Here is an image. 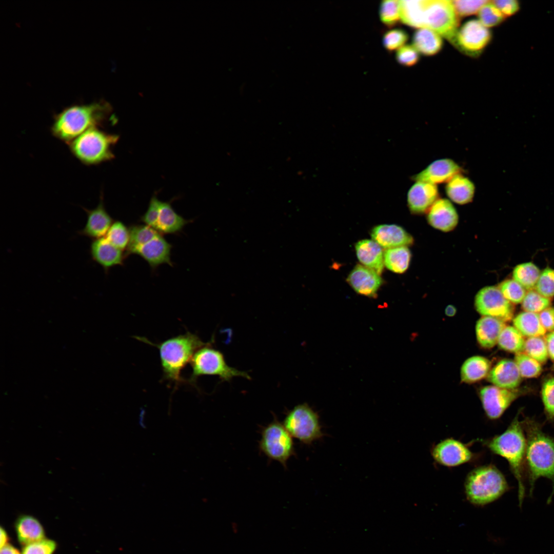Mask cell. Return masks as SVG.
<instances>
[{
	"mask_svg": "<svg viewBox=\"0 0 554 554\" xmlns=\"http://www.w3.org/2000/svg\"><path fill=\"white\" fill-rule=\"evenodd\" d=\"M522 423L526 439L525 473L529 494L532 497L538 479L547 478L552 485L550 503L554 494V437L545 432L543 424L533 418L524 417Z\"/></svg>",
	"mask_w": 554,
	"mask_h": 554,
	"instance_id": "obj_1",
	"label": "cell"
},
{
	"mask_svg": "<svg viewBox=\"0 0 554 554\" xmlns=\"http://www.w3.org/2000/svg\"><path fill=\"white\" fill-rule=\"evenodd\" d=\"M519 418V411L504 432L483 440L482 443L492 453L508 462L510 471L518 483L519 505L521 507L526 491V439L522 421Z\"/></svg>",
	"mask_w": 554,
	"mask_h": 554,
	"instance_id": "obj_2",
	"label": "cell"
},
{
	"mask_svg": "<svg viewBox=\"0 0 554 554\" xmlns=\"http://www.w3.org/2000/svg\"><path fill=\"white\" fill-rule=\"evenodd\" d=\"M111 112L110 105L103 101L71 105L54 116L50 131L68 144L87 130L102 126Z\"/></svg>",
	"mask_w": 554,
	"mask_h": 554,
	"instance_id": "obj_3",
	"label": "cell"
},
{
	"mask_svg": "<svg viewBox=\"0 0 554 554\" xmlns=\"http://www.w3.org/2000/svg\"><path fill=\"white\" fill-rule=\"evenodd\" d=\"M143 342L153 344L159 350L164 379L177 386L184 380L181 371L190 362L195 352L208 343H204L196 334L188 332L160 344H153L144 338Z\"/></svg>",
	"mask_w": 554,
	"mask_h": 554,
	"instance_id": "obj_4",
	"label": "cell"
},
{
	"mask_svg": "<svg viewBox=\"0 0 554 554\" xmlns=\"http://www.w3.org/2000/svg\"><path fill=\"white\" fill-rule=\"evenodd\" d=\"M464 488L468 501L482 506L498 499L510 487L503 473L495 465L488 464L470 471L465 479Z\"/></svg>",
	"mask_w": 554,
	"mask_h": 554,
	"instance_id": "obj_5",
	"label": "cell"
},
{
	"mask_svg": "<svg viewBox=\"0 0 554 554\" xmlns=\"http://www.w3.org/2000/svg\"><path fill=\"white\" fill-rule=\"evenodd\" d=\"M119 136L109 134L98 127L90 128L68 144L73 155L82 164L92 166L114 158L112 148Z\"/></svg>",
	"mask_w": 554,
	"mask_h": 554,
	"instance_id": "obj_6",
	"label": "cell"
},
{
	"mask_svg": "<svg viewBox=\"0 0 554 554\" xmlns=\"http://www.w3.org/2000/svg\"><path fill=\"white\" fill-rule=\"evenodd\" d=\"M190 363L192 369L190 382L192 383L195 382L198 377L204 375L218 376L223 382H230L236 377L251 379L247 372L229 366L223 354L211 347L210 343L199 348Z\"/></svg>",
	"mask_w": 554,
	"mask_h": 554,
	"instance_id": "obj_7",
	"label": "cell"
},
{
	"mask_svg": "<svg viewBox=\"0 0 554 554\" xmlns=\"http://www.w3.org/2000/svg\"><path fill=\"white\" fill-rule=\"evenodd\" d=\"M292 438L274 416L273 421L261 428L259 450L269 459L279 462L286 468L288 461L296 455Z\"/></svg>",
	"mask_w": 554,
	"mask_h": 554,
	"instance_id": "obj_8",
	"label": "cell"
},
{
	"mask_svg": "<svg viewBox=\"0 0 554 554\" xmlns=\"http://www.w3.org/2000/svg\"><path fill=\"white\" fill-rule=\"evenodd\" d=\"M283 424L293 438L304 444L310 445L323 436L318 413L306 403L287 411Z\"/></svg>",
	"mask_w": 554,
	"mask_h": 554,
	"instance_id": "obj_9",
	"label": "cell"
},
{
	"mask_svg": "<svg viewBox=\"0 0 554 554\" xmlns=\"http://www.w3.org/2000/svg\"><path fill=\"white\" fill-rule=\"evenodd\" d=\"M423 21V28L434 31L451 43L459 25L452 2L447 0H425Z\"/></svg>",
	"mask_w": 554,
	"mask_h": 554,
	"instance_id": "obj_10",
	"label": "cell"
},
{
	"mask_svg": "<svg viewBox=\"0 0 554 554\" xmlns=\"http://www.w3.org/2000/svg\"><path fill=\"white\" fill-rule=\"evenodd\" d=\"M491 38L489 29L476 19L466 22L457 32L451 42L458 49L471 56H477Z\"/></svg>",
	"mask_w": 554,
	"mask_h": 554,
	"instance_id": "obj_11",
	"label": "cell"
},
{
	"mask_svg": "<svg viewBox=\"0 0 554 554\" xmlns=\"http://www.w3.org/2000/svg\"><path fill=\"white\" fill-rule=\"evenodd\" d=\"M474 305L483 316H491L507 322L512 319L514 308L506 300L498 287L489 286L482 288L476 294Z\"/></svg>",
	"mask_w": 554,
	"mask_h": 554,
	"instance_id": "obj_12",
	"label": "cell"
},
{
	"mask_svg": "<svg viewBox=\"0 0 554 554\" xmlns=\"http://www.w3.org/2000/svg\"><path fill=\"white\" fill-rule=\"evenodd\" d=\"M431 454L436 463L448 467L473 462L480 456L470 449L469 444L452 438L435 444L431 449Z\"/></svg>",
	"mask_w": 554,
	"mask_h": 554,
	"instance_id": "obj_13",
	"label": "cell"
},
{
	"mask_svg": "<svg viewBox=\"0 0 554 554\" xmlns=\"http://www.w3.org/2000/svg\"><path fill=\"white\" fill-rule=\"evenodd\" d=\"M522 394L519 390L504 389L494 385L483 387L479 391L484 411L491 420L499 419Z\"/></svg>",
	"mask_w": 554,
	"mask_h": 554,
	"instance_id": "obj_14",
	"label": "cell"
},
{
	"mask_svg": "<svg viewBox=\"0 0 554 554\" xmlns=\"http://www.w3.org/2000/svg\"><path fill=\"white\" fill-rule=\"evenodd\" d=\"M172 245L159 233L155 237L132 250L129 255H138L145 260L152 269L167 264L173 266L171 260Z\"/></svg>",
	"mask_w": 554,
	"mask_h": 554,
	"instance_id": "obj_15",
	"label": "cell"
},
{
	"mask_svg": "<svg viewBox=\"0 0 554 554\" xmlns=\"http://www.w3.org/2000/svg\"><path fill=\"white\" fill-rule=\"evenodd\" d=\"M439 196L437 185L415 181L407 192V205L411 213L423 214L428 212Z\"/></svg>",
	"mask_w": 554,
	"mask_h": 554,
	"instance_id": "obj_16",
	"label": "cell"
},
{
	"mask_svg": "<svg viewBox=\"0 0 554 554\" xmlns=\"http://www.w3.org/2000/svg\"><path fill=\"white\" fill-rule=\"evenodd\" d=\"M462 168L449 158L436 160L420 172L411 176L414 181H421L437 185L446 183L455 175L462 173Z\"/></svg>",
	"mask_w": 554,
	"mask_h": 554,
	"instance_id": "obj_17",
	"label": "cell"
},
{
	"mask_svg": "<svg viewBox=\"0 0 554 554\" xmlns=\"http://www.w3.org/2000/svg\"><path fill=\"white\" fill-rule=\"evenodd\" d=\"M346 281L358 294L374 298L383 284L380 274L362 265L357 264L349 273Z\"/></svg>",
	"mask_w": 554,
	"mask_h": 554,
	"instance_id": "obj_18",
	"label": "cell"
},
{
	"mask_svg": "<svg viewBox=\"0 0 554 554\" xmlns=\"http://www.w3.org/2000/svg\"><path fill=\"white\" fill-rule=\"evenodd\" d=\"M427 213V220L429 225L443 232L453 230L459 222L456 208L451 202L446 198L438 199Z\"/></svg>",
	"mask_w": 554,
	"mask_h": 554,
	"instance_id": "obj_19",
	"label": "cell"
},
{
	"mask_svg": "<svg viewBox=\"0 0 554 554\" xmlns=\"http://www.w3.org/2000/svg\"><path fill=\"white\" fill-rule=\"evenodd\" d=\"M371 237L382 248L386 249L408 247L413 244V239L402 227L395 224H382L374 227Z\"/></svg>",
	"mask_w": 554,
	"mask_h": 554,
	"instance_id": "obj_20",
	"label": "cell"
},
{
	"mask_svg": "<svg viewBox=\"0 0 554 554\" xmlns=\"http://www.w3.org/2000/svg\"><path fill=\"white\" fill-rule=\"evenodd\" d=\"M83 209L87 219L84 227L77 232L78 234L92 240L105 236L113 222L105 208L103 196H101L100 203L95 208Z\"/></svg>",
	"mask_w": 554,
	"mask_h": 554,
	"instance_id": "obj_21",
	"label": "cell"
},
{
	"mask_svg": "<svg viewBox=\"0 0 554 554\" xmlns=\"http://www.w3.org/2000/svg\"><path fill=\"white\" fill-rule=\"evenodd\" d=\"M89 253L91 259L100 265L106 273L112 267L123 265L126 258L123 250L113 245L105 236L92 240Z\"/></svg>",
	"mask_w": 554,
	"mask_h": 554,
	"instance_id": "obj_22",
	"label": "cell"
},
{
	"mask_svg": "<svg viewBox=\"0 0 554 554\" xmlns=\"http://www.w3.org/2000/svg\"><path fill=\"white\" fill-rule=\"evenodd\" d=\"M521 375L515 361L503 359L491 369L487 380L494 386L507 389H515L520 384Z\"/></svg>",
	"mask_w": 554,
	"mask_h": 554,
	"instance_id": "obj_23",
	"label": "cell"
},
{
	"mask_svg": "<svg viewBox=\"0 0 554 554\" xmlns=\"http://www.w3.org/2000/svg\"><path fill=\"white\" fill-rule=\"evenodd\" d=\"M359 261L365 266L381 275L384 267V252L382 247L372 240L364 239L355 245Z\"/></svg>",
	"mask_w": 554,
	"mask_h": 554,
	"instance_id": "obj_24",
	"label": "cell"
},
{
	"mask_svg": "<svg viewBox=\"0 0 554 554\" xmlns=\"http://www.w3.org/2000/svg\"><path fill=\"white\" fill-rule=\"evenodd\" d=\"M445 191L450 201L463 205L472 201L476 186L469 177L460 173L446 183Z\"/></svg>",
	"mask_w": 554,
	"mask_h": 554,
	"instance_id": "obj_25",
	"label": "cell"
},
{
	"mask_svg": "<svg viewBox=\"0 0 554 554\" xmlns=\"http://www.w3.org/2000/svg\"><path fill=\"white\" fill-rule=\"evenodd\" d=\"M505 322L497 318L482 316L476 327L478 342L483 348H491L497 343L499 337L506 326Z\"/></svg>",
	"mask_w": 554,
	"mask_h": 554,
	"instance_id": "obj_26",
	"label": "cell"
},
{
	"mask_svg": "<svg viewBox=\"0 0 554 554\" xmlns=\"http://www.w3.org/2000/svg\"><path fill=\"white\" fill-rule=\"evenodd\" d=\"M15 529L19 543L23 545L44 539V529L35 517L28 515L20 516L15 524Z\"/></svg>",
	"mask_w": 554,
	"mask_h": 554,
	"instance_id": "obj_27",
	"label": "cell"
},
{
	"mask_svg": "<svg viewBox=\"0 0 554 554\" xmlns=\"http://www.w3.org/2000/svg\"><path fill=\"white\" fill-rule=\"evenodd\" d=\"M190 222L177 213L171 205V202H162L156 230L161 234H176L181 232Z\"/></svg>",
	"mask_w": 554,
	"mask_h": 554,
	"instance_id": "obj_28",
	"label": "cell"
},
{
	"mask_svg": "<svg viewBox=\"0 0 554 554\" xmlns=\"http://www.w3.org/2000/svg\"><path fill=\"white\" fill-rule=\"evenodd\" d=\"M491 368V362L487 358L473 356L467 359L463 364L461 369L462 382L473 383L487 377Z\"/></svg>",
	"mask_w": 554,
	"mask_h": 554,
	"instance_id": "obj_29",
	"label": "cell"
},
{
	"mask_svg": "<svg viewBox=\"0 0 554 554\" xmlns=\"http://www.w3.org/2000/svg\"><path fill=\"white\" fill-rule=\"evenodd\" d=\"M412 42L418 51L425 55L436 54L443 46V40L440 35L426 28H420L416 31Z\"/></svg>",
	"mask_w": 554,
	"mask_h": 554,
	"instance_id": "obj_30",
	"label": "cell"
},
{
	"mask_svg": "<svg viewBox=\"0 0 554 554\" xmlns=\"http://www.w3.org/2000/svg\"><path fill=\"white\" fill-rule=\"evenodd\" d=\"M514 327L524 336L542 337L546 331L541 323L539 313L523 311L513 319Z\"/></svg>",
	"mask_w": 554,
	"mask_h": 554,
	"instance_id": "obj_31",
	"label": "cell"
},
{
	"mask_svg": "<svg viewBox=\"0 0 554 554\" xmlns=\"http://www.w3.org/2000/svg\"><path fill=\"white\" fill-rule=\"evenodd\" d=\"M425 0L399 1L402 22L414 28H423V15Z\"/></svg>",
	"mask_w": 554,
	"mask_h": 554,
	"instance_id": "obj_32",
	"label": "cell"
},
{
	"mask_svg": "<svg viewBox=\"0 0 554 554\" xmlns=\"http://www.w3.org/2000/svg\"><path fill=\"white\" fill-rule=\"evenodd\" d=\"M411 252L407 247H399L386 249L384 252V263L389 270L403 273L409 267Z\"/></svg>",
	"mask_w": 554,
	"mask_h": 554,
	"instance_id": "obj_33",
	"label": "cell"
},
{
	"mask_svg": "<svg viewBox=\"0 0 554 554\" xmlns=\"http://www.w3.org/2000/svg\"><path fill=\"white\" fill-rule=\"evenodd\" d=\"M541 271L532 262H526L517 265L512 271V278L526 290L535 289Z\"/></svg>",
	"mask_w": 554,
	"mask_h": 554,
	"instance_id": "obj_34",
	"label": "cell"
},
{
	"mask_svg": "<svg viewBox=\"0 0 554 554\" xmlns=\"http://www.w3.org/2000/svg\"><path fill=\"white\" fill-rule=\"evenodd\" d=\"M525 341L524 336L514 326H506L497 343L501 349L517 353L524 350Z\"/></svg>",
	"mask_w": 554,
	"mask_h": 554,
	"instance_id": "obj_35",
	"label": "cell"
},
{
	"mask_svg": "<svg viewBox=\"0 0 554 554\" xmlns=\"http://www.w3.org/2000/svg\"><path fill=\"white\" fill-rule=\"evenodd\" d=\"M129 242L125 253L127 257L135 248L149 241L160 233L154 228L145 224H134L130 226Z\"/></svg>",
	"mask_w": 554,
	"mask_h": 554,
	"instance_id": "obj_36",
	"label": "cell"
},
{
	"mask_svg": "<svg viewBox=\"0 0 554 554\" xmlns=\"http://www.w3.org/2000/svg\"><path fill=\"white\" fill-rule=\"evenodd\" d=\"M105 237L115 247L124 250L127 249L129 242V228L121 221L113 222Z\"/></svg>",
	"mask_w": 554,
	"mask_h": 554,
	"instance_id": "obj_37",
	"label": "cell"
},
{
	"mask_svg": "<svg viewBox=\"0 0 554 554\" xmlns=\"http://www.w3.org/2000/svg\"><path fill=\"white\" fill-rule=\"evenodd\" d=\"M524 350L525 353L540 363H545L548 357L545 340L541 337L528 338L525 341Z\"/></svg>",
	"mask_w": 554,
	"mask_h": 554,
	"instance_id": "obj_38",
	"label": "cell"
},
{
	"mask_svg": "<svg viewBox=\"0 0 554 554\" xmlns=\"http://www.w3.org/2000/svg\"><path fill=\"white\" fill-rule=\"evenodd\" d=\"M515 361L522 377L535 378L542 371L541 363L525 353H516Z\"/></svg>",
	"mask_w": 554,
	"mask_h": 554,
	"instance_id": "obj_39",
	"label": "cell"
},
{
	"mask_svg": "<svg viewBox=\"0 0 554 554\" xmlns=\"http://www.w3.org/2000/svg\"><path fill=\"white\" fill-rule=\"evenodd\" d=\"M504 297L512 304L522 303L527 290L513 279L502 282L498 286Z\"/></svg>",
	"mask_w": 554,
	"mask_h": 554,
	"instance_id": "obj_40",
	"label": "cell"
},
{
	"mask_svg": "<svg viewBox=\"0 0 554 554\" xmlns=\"http://www.w3.org/2000/svg\"><path fill=\"white\" fill-rule=\"evenodd\" d=\"M521 303L524 311L539 313L549 307L551 302L550 299L542 295L535 289H532L527 291Z\"/></svg>",
	"mask_w": 554,
	"mask_h": 554,
	"instance_id": "obj_41",
	"label": "cell"
},
{
	"mask_svg": "<svg viewBox=\"0 0 554 554\" xmlns=\"http://www.w3.org/2000/svg\"><path fill=\"white\" fill-rule=\"evenodd\" d=\"M379 13L384 24L388 27L393 26L401 19L399 1H383L380 5Z\"/></svg>",
	"mask_w": 554,
	"mask_h": 554,
	"instance_id": "obj_42",
	"label": "cell"
},
{
	"mask_svg": "<svg viewBox=\"0 0 554 554\" xmlns=\"http://www.w3.org/2000/svg\"><path fill=\"white\" fill-rule=\"evenodd\" d=\"M541 398L546 421L554 422V378L547 379L543 384Z\"/></svg>",
	"mask_w": 554,
	"mask_h": 554,
	"instance_id": "obj_43",
	"label": "cell"
},
{
	"mask_svg": "<svg viewBox=\"0 0 554 554\" xmlns=\"http://www.w3.org/2000/svg\"><path fill=\"white\" fill-rule=\"evenodd\" d=\"M480 22L486 27H491L500 24L504 16L491 2L489 1L480 10L478 14Z\"/></svg>",
	"mask_w": 554,
	"mask_h": 554,
	"instance_id": "obj_44",
	"label": "cell"
},
{
	"mask_svg": "<svg viewBox=\"0 0 554 554\" xmlns=\"http://www.w3.org/2000/svg\"><path fill=\"white\" fill-rule=\"evenodd\" d=\"M542 295L550 299L554 296V269L547 267L541 272L534 289Z\"/></svg>",
	"mask_w": 554,
	"mask_h": 554,
	"instance_id": "obj_45",
	"label": "cell"
},
{
	"mask_svg": "<svg viewBox=\"0 0 554 554\" xmlns=\"http://www.w3.org/2000/svg\"><path fill=\"white\" fill-rule=\"evenodd\" d=\"M408 39L407 33L401 29H393L386 31L383 37V44L389 51L399 49Z\"/></svg>",
	"mask_w": 554,
	"mask_h": 554,
	"instance_id": "obj_46",
	"label": "cell"
},
{
	"mask_svg": "<svg viewBox=\"0 0 554 554\" xmlns=\"http://www.w3.org/2000/svg\"><path fill=\"white\" fill-rule=\"evenodd\" d=\"M57 547L53 540L45 538L39 541L24 546L22 554H53Z\"/></svg>",
	"mask_w": 554,
	"mask_h": 554,
	"instance_id": "obj_47",
	"label": "cell"
},
{
	"mask_svg": "<svg viewBox=\"0 0 554 554\" xmlns=\"http://www.w3.org/2000/svg\"><path fill=\"white\" fill-rule=\"evenodd\" d=\"M451 2L458 16L459 17H464L476 13L489 1L457 0Z\"/></svg>",
	"mask_w": 554,
	"mask_h": 554,
	"instance_id": "obj_48",
	"label": "cell"
},
{
	"mask_svg": "<svg viewBox=\"0 0 554 554\" xmlns=\"http://www.w3.org/2000/svg\"><path fill=\"white\" fill-rule=\"evenodd\" d=\"M162 203L156 195L152 196L146 211L141 217L144 224L156 229Z\"/></svg>",
	"mask_w": 554,
	"mask_h": 554,
	"instance_id": "obj_49",
	"label": "cell"
},
{
	"mask_svg": "<svg viewBox=\"0 0 554 554\" xmlns=\"http://www.w3.org/2000/svg\"><path fill=\"white\" fill-rule=\"evenodd\" d=\"M396 59L403 66H412L418 62L419 54L413 46L406 45L398 49Z\"/></svg>",
	"mask_w": 554,
	"mask_h": 554,
	"instance_id": "obj_50",
	"label": "cell"
},
{
	"mask_svg": "<svg viewBox=\"0 0 554 554\" xmlns=\"http://www.w3.org/2000/svg\"><path fill=\"white\" fill-rule=\"evenodd\" d=\"M491 2L504 16L513 14L519 9V4L515 0H496Z\"/></svg>",
	"mask_w": 554,
	"mask_h": 554,
	"instance_id": "obj_51",
	"label": "cell"
},
{
	"mask_svg": "<svg viewBox=\"0 0 554 554\" xmlns=\"http://www.w3.org/2000/svg\"><path fill=\"white\" fill-rule=\"evenodd\" d=\"M541 324L546 331H554V308L549 307L539 313Z\"/></svg>",
	"mask_w": 554,
	"mask_h": 554,
	"instance_id": "obj_52",
	"label": "cell"
},
{
	"mask_svg": "<svg viewBox=\"0 0 554 554\" xmlns=\"http://www.w3.org/2000/svg\"><path fill=\"white\" fill-rule=\"evenodd\" d=\"M548 355L554 361V331L547 334L545 339Z\"/></svg>",
	"mask_w": 554,
	"mask_h": 554,
	"instance_id": "obj_53",
	"label": "cell"
},
{
	"mask_svg": "<svg viewBox=\"0 0 554 554\" xmlns=\"http://www.w3.org/2000/svg\"><path fill=\"white\" fill-rule=\"evenodd\" d=\"M0 554H22L13 545L8 544L1 548Z\"/></svg>",
	"mask_w": 554,
	"mask_h": 554,
	"instance_id": "obj_54",
	"label": "cell"
},
{
	"mask_svg": "<svg viewBox=\"0 0 554 554\" xmlns=\"http://www.w3.org/2000/svg\"><path fill=\"white\" fill-rule=\"evenodd\" d=\"M0 531H1V533H0V535H1L0 546H1V548H2L3 547L5 546L7 544H9L8 543L9 538H8V534H7V532L6 531L5 529H4L2 527H1Z\"/></svg>",
	"mask_w": 554,
	"mask_h": 554,
	"instance_id": "obj_55",
	"label": "cell"
},
{
	"mask_svg": "<svg viewBox=\"0 0 554 554\" xmlns=\"http://www.w3.org/2000/svg\"><path fill=\"white\" fill-rule=\"evenodd\" d=\"M456 308L452 305H448L445 309V314L448 316H454L456 314Z\"/></svg>",
	"mask_w": 554,
	"mask_h": 554,
	"instance_id": "obj_56",
	"label": "cell"
}]
</instances>
